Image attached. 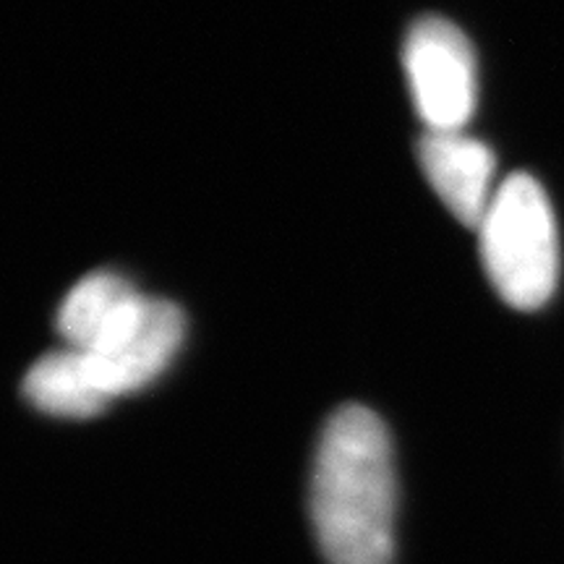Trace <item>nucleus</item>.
I'll list each match as a JSON object with an SVG mask.
<instances>
[{
	"label": "nucleus",
	"mask_w": 564,
	"mask_h": 564,
	"mask_svg": "<svg viewBox=\"0 0 564 564\" xmlns=\"http://www.w3.org/2000/svg\"><path fill=\"white\" fill-rule=\"evenodd\" d=\"M419 162L455 220L478 230L497 194V158L489 147L465 131H426L419 141Z\"/></svg>",
	"instance_id": "obj_5"
},
{
	"label": "nucleus",
	"mask_w": 564,
	"mask_h": 564,
	"mask_svg": "<svg viewBox=\"0 0 564 564\" xmlns=\"http://www.w3.org/2000/svg\"><path fill=\"white\" fill-rule=\"evenodd\" d=\"M139 291L121 274L97 270L70 288L58 308V333L68 348L87 350Z\"/></svg>",
	"instance_id": "obj_7"
},
{
	"label": "nucleus",
	"mask_w": 564,
	"mask_h": 564,
	"mask_svg": "<svg viewBox=\"0 0 564 564\" xmlns=\"http://www.w3.org/2000/svg\"><path fill=\"white\" fill-rule=\"evenodd\" d=\"M312 523L329 564H392V444L382 419L343 405L324 426L312 474Z\"/></svg>",
	"instance_id": "obj_1"
},
{
	"label": "nucleus",
	"mask_w": 564,
	"mask_h": 564,
	"mask_svg": "<svg viewBox=\"0 0 564 564\" xmlns=\"http://www.w3.org/2000/svg\"><path fill=\"white\" fill-rule=\"evenodd\" d=\"M403 66L426 131H463L478 102V68L460 26L442 17L415 21L405 34Z\"/></svg>",
	"instance_id": "obj_3"
},
{
	"label": "nucleus",
	"mask_w": 564,
	"mask_h": 564,
	"mask_svg": "<svg viewBox=\"0 0 564 564\" xmlns=\"http://www.w3.org/2000/svg\"><path fill=\"white\" fill-rule=\"evenodd\" d=\"M481 262L499 299L518 312H535L560 282V232L552 202L528 173L497 186L481 225Z\"/></svg>",
	"instance_id": "obj_2"
},
{
	"label": "nucleus",
	"mask_w": 564,
	"mask_h": 564,
	"mask_svg": "<svg viewBox=\"0 0 564 564\" xmlns=\"http://www.w3.org/2000/svg\"><path fill=\"white\" fill-rule=\"evenodd\" d=\"M186 335V316L175 303L152 299L150 314L129 340L108 352H82L91 384L105 403L152 384L171 366Z\"/></svg>",
	"instance_id": "obj_4"
},
{
	"label": "nucleus",
	"mask_w": 564,
	"mask_h": 564,
	"mask_svg": "<svg viewBox=\"0 0 564 564\" xmlns=\"http://www.w3.org/2000/svg\"><path fill=\"white\" fill-rule=\"evenodd\" d=\"M24 398L58 419H91L108 408L91 384L82 352L68 345L34 361L24 377Z\"/></svg>",
	"instance_id": "obj_6"
}]
</instances>
